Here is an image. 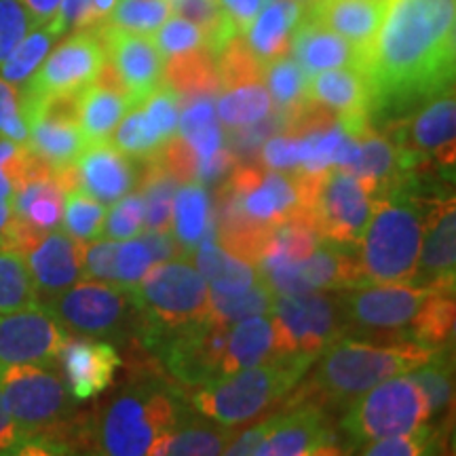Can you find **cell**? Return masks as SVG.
Instances as JSON below:
<instances>
[{"label":"cell","mask_w":456,"mask_h":456,"mask_svg":"<svg viewBox=\"0 0 456 456\" xmlns=\"http://www.w3.org/2000/svg\"><path fill=\"white\" fill-rule=\"evenodd\" d=\"M456 0H389L362 61L370 125L408 117L454 87Z\"/></svg>","instance_id":"obj_1"},{"label":"cell","mask_w":456,"mask_h":456,"mask_svg":"<svg viewBox=\"0 0 456 456\" xmlns=\"http://www.w3.org/2000/svg\"><path fill=\"white\" fill-rule=\"evenodd\" d=\"M436 353L437 349L414 340L372 342L340 336L315 359L313 376L289 399L317 403L328 412L330 408H345L380 380L410 374Z\"/></svg>","instance_id":"obj_2"},{"label":"cell","mask_w":456,"mask_h":456,"mask_svg":"<svg viewBox=\"0 0 456 456\" xmlns=\"http://www.w3.org/2000/svg\"><path fill=\"white\" fill-rule=\"evenodd\" d=\"M423 175H403L376 199L372 218L359 239L362 283H412L423 241L427 197Z\"/></svg>","instance_id":"obj_3"},{"label":"cell","mask_w":456,"mask_h":456,"mask_svg":"<svg viewBox=\"0 0 456 456\" xmlns=\"http://www.w3.org/2000/svg\"><path fill=\"white\" fill-rule=\"evenodd\" d=\"M186 420L178 391L157 376H140L108 403L94 429L78 431V436L94 452L142 456Z\"/></svg>","instance_id":"obj_4"},{"label":"cell","mask_w":456,"mask_h":456,"mask_svg":"<svg viewBox=\"0 0 456 456\" xmlns=\"http://www.w3.org/2000/svg\"><path fill=\"white\" fill-rule=\"evenodd\" d=\"M129 294L144 317V336L140 346L146 351L155 349L157 342L169 334L205 322L212 311L208 283L184 258L151 265Z\"/></svg>","instance_id":"obj_5"},{"label":"cell","mask_w":456,"mask_h":456,"mask_svg":"<svg viewBox=\"0 0 456 456\" xmlns=\"http://www.w3.org/2000/svg\"><path fill=\"white\" fill-rule=\"evenodd\" d=\"M309 368L311 363L298 359L273 357L265 366L239 370L199 387L191 395L192 408L222 427H235L281 402Z\"/></svg>","instance_id":"obj_6"},{"label":"cell","mask_w":456,"mask_h":456,"mask_svg":"<svg viewBox=\"0 0 456 456\" xmlns=\"http://www.w3.org/2000/svg\"><path fill=\"white\" fill-rule=\"evenodd\" d=\"M436 289L416 283H362L336 292L345 336L372 342L412 340L416 319Z\"/></svg>","instance_id":"obj_7"},{"label":"cell","mask_w":456,"mask_h":456,"mask_svg":"<svg viewBox=\"0 0 456 456\" xmlns=\"http://www.w3.org/2000/svg\"><path fill=\"white\" fill-rule=\"evenodd\" d=\"M0 391L21 440L47 436L66 442L60 429H64L70 419L74 397L55 372L53 363H17L3 368Z\"/></svg>","instance_id":"obj_8"},{"label":"cell","mask_w":456,"mask_h":456,"mask_svg":"<svg viewBox=\"0 0 456 456\" xmlns=\"http://www.w3.org/2000/svg\"><path fill=\"white\" fill-rule=\"evenodd\" d=\"M68 332L102 340H135L144 336V317L127 289L81 279L47 302Z\"/></svg>","instance_id":"obj_9"},{"label":"cell","mask_w":456,"mask_h":456,"mask_svg":"<svg viewBox=\"0 0 456 456\" xmlns=\"http://www.w3.org/2000/svg\"><path fill=\"white\" fill-rule=\"evenodd\" d=\"M431 420L429 403L412 376H391L349 403L340 420L349 446L363 448L380 437L416 431Z\"/></svg>","instance_id":"obj_10"},{"label":"cell","mask_w":456,"mask_h":456,"mask_svg":"<svg viewBox=\"0 0 456 456\" xmlns=\"http://www.w3.org/2000/svg\"><path fill=\"white\" fill-rule=\"evenodd\" d=\"M273 357L298 359L315 363V359L332 342L345 336L336 292H305L275 296L271 306Z\"/></svg>","instance_id":"obj_11"},{"label":"cell","mask_w":456,"mask_h":456,"mask_svg":"<svg viewBox=\"0 0 456 456\" xmlns=\"http://www.w3.org/2000/svg\"><path fill=\"white\" fill-rule=\"evenodd\" d=\"M380 195L376 182L330 167L313 174L305 212L319 239L357 248Z\"/></svg>","instance_id":"obj_12"},{"label":"cell","mask_w":456,"mask_h":456,"mask_svg":"<svg viewBox=\"0 0 456 456\" xmlns=\"http://www.w3.org/2000/svg\"><path fill=\"white\" fill-rule=\"evenodd\" d=\"M106 51L95 30H74L49 51L43 64L20 87L21 102L77 95L98 78Z\"/></svg>","instance_id":"obj_13"},{"label":"cell","mask_w":456,"mask_h":456,"mask_svg":"<svg viewBox=\"0 0 456 456\" xmlns=\"http://www.w3.org/2000/svg\"><path fill=\"white\" fill-rule=\"evenodd\" d=\"M383 129L399 148L448 175L456 161L454 87L440 91L408 117L387 123Z\"/></svg>","instance_id":"obj_14"},{"label":"cell","mask_w":456,"mask_h":456,"mask_svg":"<svg viewBox=\"0 0 456 456\" xmlns=\"http://www.w3.org/2000/svg\"><path fill=\"white\" fill-rule=\"evenodd\" d=\"M68 338V330L43 302L0 313V370L17 363L51 366Z\"/></svg>","instance_id":"obj_15"},{"label":"cell","mask_w":456,"mask_h":456,"mask_svg":"<svg viewBox=\"0 0 456 456\" xmlns=\"http://www.w3.org/2000/svg\"><path fill=\"white\" fill-rule=\"evenodd\" d=\"M228 332L231 328L220 326L208 317L201 323L169 334L157 342L152 351L159 353V359L175 383L199 389L214 379H220Z\"/></svg>","instance_id":"obj_16"},{"label":"cell","mask_w":456,"mask_h":456,"mask_svg":"<svg viewBox=\"0 0 456 456\" xmlns=\"http://www.w3.org/2000/svg\"><path fill=\"white\" fill-rule=\"evenodd\" d=\"M266 436L256 450L258 456L340 454L336 433L330 429L326 408L300 399H288L281 412L265 420Z\"/></svg>","instance_id":"obj_17"},{"label":"cell","mask_w":456,"mask_h":456,"mask_svg":"<svg viewBox=\"0 0 456 456\" xmlns=\"http://www.w3.org/2000/svg\"><path fill=\"white\" fill-rule=\"evenodd\" d=\"M95 32L104 45L108 64L121 78L134 106L142 104L163 83L165 70V60L151 34L129 32L106 24L95 28Z\"/></svg>","instance_id":"obj_18"},{"label":"cell","mask_w":456,"mask_h":456,"mask_svg":"<svg viewBox=\"0 0 456 456\" xmlns=\"http://www.w3.org/2000/svg\"><path fill=\"white\" fill-rule=\"evenodd\" d=\"M456 277V205L454 197L429 195L425 209L423 241H420L416 285L454 292Z\"/></svg>","instance_id":"obj_19"},{"label":"cell","mask_w":456,"mask_h":456,"mask_svg":"<svg viewBox=\"0 0 456 456\" xmlns=\"http://www.w3.org/2000/svg\"><path fill=\"white\" fill-rule=\"evenodd\" d=\"M85 241H78L66 231L45 232L41 241L28 252L26 265L30 269L37 298L47 305L74 283L83 279Z\"/></svg>","instance_id":"obj_20"},{"label":"cell","mask_w":456,"mask_h":456,"mask_svg":"<svg viewBox=\"0 0 456 456\" xmlns=\"http://www.w3.org/2000/svg\"><path fill=\"white\" fill-rule=\"evenodd\" d=\"M306 98L326 106L353 138H359L370 127L368 83L357 68H332L311 74Z\"/></svg>","instance_id":"obj_21"},{"label":"cell","mask_w":456,"mask_h":456,"mask_svg":"<svg viewBox=\"0 0 456 456\" xmlns=\"http://www.w3.org/2000/svg\"><path fill=\"white\" fill-rule=\"evenodd\" d=\"M66 387L77 402L98 397L112 385L114 374L123 366L117 346L102 338H68L60 353Z\"/></svg>","instance_id":"obj_22"},{"label":"cell","mask_w":456,"mask_h":456,"mask_svg":"<svg viewBox=\"0 0 456 456\" xmlns=\"http://www.w3.org/2000/svg\"><path fill=\"white\" fill-rule=\"evenodd\" d=\"M78 184L100 203L112 205L138 184L140 163L123 155L112 142L87 144L77 161Z\"/></svg>","instance_id":"obj_23"},{"label":"cell","mask_w":456,"mask_h":456,"mask_svg":"<svg viewBox=\"0 0 456 456\" xmlns=\"http://www.w3.org/2000/svg\"><path fill=\"white\" fill-rule=\"evenodd\" d=\"M131 106L127 89L106 60L98 78L77 95V121L87 144L110 140Z\"/></svg>","instance_id":"obj_24"},{"label":"cell","mask_w":456,"mask_h":456,"mask_svg":"<svg viewBox=\"0 0 456 456\" xmlns=\"http://www.w3.org/2000/svg\"><path fill=\"white\" fill-rule=\"evenodd\" d=\"M387 4L389 0H306L305 15L355 45L363 57L383 24Z\"/></svg>","instance_id":"obj_25"},{"label":"cell","mask_w":456,"mask_h":456,"mask_svg":"<svg viewBox=\"0 0 456 456\" xmlns=\"http://www.w3.org/2000/svg\"><path fill=\"white\" fill-rule=\"evenodd\" d=\"M289 53L298 61L306 77L332 68H357L362 70V51L330 28L302 15L289 43Z\"/></svg>","instance_id":"obj_26"},{"label":"cell","mask_w":456,"mask_h":456,"mask_svg":"<svg viewBox=\"0 0 456 456\" xmlns=\"http://www.w3.org/2000/svg\"><path fill=\"white\" fill-rule=\"evenodd\" d=\"M296 277L305 292H340L362 285L355 245L319 239L315 249L296 262Z\"/></svg>","instance_id":"obj_27"},{"label":"cell","mask_w":456,"mask_h":456,"mask_svg":"<svg viewBox=\"0 0 456 456\" xmlns=\"http://www.w3.org/2000/svg\"><path fill=\"white\" fill-rule=\"evenodd\" d=\"M305 15L302 0H266L243 34V41L262 61L289 53V43L298 21Z\"/></svg>","instance_id":"obj_28"},{"label":"cell","mask_w":456,"mask_h":456,"mask_svg":"<svg viewBox=\"0 0 456 456\" xmlns=\"http://www.w3.org/2000/svg\"><path fill=\"white\" fill-rule=\"evenodd\" d=\"M191 256L195 258L197 271L203 275L205 283L212 288V294H241L260 281L256 265L220 248L216 241V226L201 239Z\"/></svg>","instance_id":"obj_29"},{"label":"cell","mask_w":456,"mask_h":456,"mask_svg":"<svg viewBox=\"0 0 456 456\" xmlns=\"http://www.w3.org/2000/svg\"><path fill=\"white\" fill-rule=\"evenodd\" d=\"M355 140L359 144L357 155L349 165L340 167L342 171L376 182L383 192L406 175L402 167V151L385 131H376L374 125H370Z\"/></svg>","instance_id":"obj_30"},{"label":"cell","mask_w":456,"mask_h":456,"mask_svg":"<svg viewBox=\"0 0 456 456\" xmlns=\"http://www.w3.org/2000/svg\"><path fill=\"white\" fill-rule=\"evenodd\" d=\"M171 228L175 241L186 256L195 252L201 239L214 228L212 201L208 191L199 182H184L178 186L171 203Z\"/></svg>","instance_id":"obj_31"},{"label":"cell","mask_w":456,"mask_h":456,"mask_svg":"<svg viewBox=\"0 0 456 456\" xmlns=\"http://www.w3.org/2000/svg\"><path fill=\"white\" fill-rule=\"evenodd\" d=\"M269 359H273V322L269 313L241 319L228 332V345L224 357H222L220 376L260 366Z\"/></svg>","instance_id":"obj_32"},{"label":"cell","mask_w":456,"mask_h":456,"mask_svg":"<svg viewBox=\"0 0 456 456\" xmlns=\"http://www.w3.org/2000/svg\"><path fill=\"white\" fill-rule=\"evenodd\" d=\"M163 83L174 89L180 100L197 94H220L216 55L208 47H199L169 57L165 60Z\"/></svg>","instance_id":"obj_33"},{"label":"cell","mask_w":456,"mask_h":456,"mask_svg":"<svg viewBox=\"0 0 456 456\" xmlns=\"http://www.w3.org/2000/svg\"><path fill=\"white\" fill-rule=\"evenodd\" d=\"M273 102L265 81L243 83L232 89H224L216 104V114L226 127L239 129L248 127L269 117Z\"/></svg>","instance_id":"obj_34"},{"label":"cell","mask_w":456,"mask_h":456,"mask_svg":"<svg viewBox=\"0 0 456 456\" xmlns=\"http://www.w3.org/2000/svg\"><path fill=\"white\" fill-rule=\"evenodd\" d=\"M262 78L269 89L271 102L285 117H292L306 102V72L292 55L285 53L262 66Z\"/></svg>","instance_id":"obj_35"},{"label":"cell","mask_w":456,"mask_h":456,"mask_svg":"<svg viewBox=\"0 0 456 456\" xmlns=\"http://www.w3.org/2000/svg\"><path fill=\"white\" fill-rule=\"evenodd\" d=\"M226 429H231V427H226ZM226 429L192 425L186 420V423L175 427L174 431L152 444L148 454H224L228 442L235 437V433Z\"/></svg>","instance_id":"obj_36"},{"label":"cell","mask_w":456,"mask_h":456,"mask_svg":"<svg viewBox=\"0 0 456 456\" xmlns=\"http://www.w3.org/2000/svg\"><path fill=\"white\" fill-rule=\"evenodd\" d=\"M106 208L98 199H94L81 186H74L64 192V212H61V224L68 235L78 241H94L102 237Z\"/></svg>","instance_id":"obj_37"},{"label":"cell","mask_w":456,"mask_h":456,"mask_svg":"<svg viewBox=\"0 0 456 456\" xmlns=\"http://www.w3.org/2000/svg\"><path fill=\"white\" fill-rule=\"evenodd\" d=\"M55 41L57 37L47 26L32 28L24 41L17 45V49L0 66V77L21 87L37 72V68L43 64Z\"/></svg>","instance_id":"obj_38"},{"label":"cell","mask_w":456,"mask_h":456,"mask_svg":"<svg viewBox=\"0 0 456 456\" xmlns=\"http://www.w3.org/2000/svg\"><path fill=\"white\" fill-rule=\"evenodd\" d=\"M212 311H209V319L218 322L220 326L232 328L241 319L254 317V315H266L271 313L273 300H275V294L271 292L269 285L260 281L249 288L248 292L232 294V296H222V294H212Z\"/></svg>","instance_id":"obj_39"},{"label":"cell","mask_w":456,"mask_h":456,"mask_svg":"<svg viewBox=\"0 0 456 456\" xmlns=\"http://www.w3.org/2000/svg\"><path fill=\"white\" fill-rule=\"evenodd\" d=\"M171 13L184 17L205 32L208 49L216 55L224 45L237 37L222 13L218 0H167Z\"/></svg>","instance_id":"obj_40"},{"label":"cell","mask_w":456,"mask_h":456,"mask_svg":"<svg viewBox=\"0 0 456 456\" xmlns=\"http://www.w3.org/2000/svg\"><path fill=\"white\" fill-rule=\"evenodd\" d=\"M410 374L429 403L431 419L446 414L448 406L452 403V359L448 357V349L437 351L429 362Z\"/></svg>","instance_id":"obj_41"},{"label":"cell","mask_w":456,"mask_h":456,"mask_svg":"<svg viewBox=\"0 0 456 456\" xmlns=\"http://www.w3.org/2000/svg\"><path fill=\"white\" fill-rule=\"evenodd\" d=\"M38 302L26 258L17 252L0 249V313L21 309Z\"/></svg>","instance_id":"obj_42"},{"label":"cell","mask_w":456,"mask_h":456,"mask_svg":"<svg viewBox=\"0 0 456 456\" xmlns=\"http://www.w3.org/2000/svg\"><path fill=\"white\" fill-rule=\"evenodd\" d=\"M169 15L167 0H117L104 24L129 32L152 34Z\"/></svg>","instance_id":"obj_43"},{"label":"cell","mask_w":456,"mask_h":456,"mask_svg":"<svg viewBox=\"0 0 456 456\" xmlns=\"http://www.w3.org/2000/svg\"><path fill=\"white\" fill-rule=\"evenodd\" d=\"M110 142L123 155L135 159V161H146L161 151V144L152 138V134L146 127L142 104L129 108V112L114 129V138Z\"/></svg>","instance_id":"obj_44"},{"label":"cell","mask_w":456,"mask_h":456,"mask_svg":"<svg viewBox=\"0 0 456 456\" xmlns=\"http://www.w3.org/2000/svg\"><path fill=\"white\" fill-rule=\"evenodd\" d=\"M142 110H144L146 127L159 144L163 146L171 135H175L180 118V98L174 89L161 83L142 102Z\"/></svg>","instance_id":"obj_45"},{"label":"cell","mask_w":456,"mask_h":456,"mask_svg":"<svg viewBox=\"0 0 456 456\" xmlns=\"http://www.w3.org/2000/svg\"><path fill=\"white\" fill-rule=\"evenodd\" d=\"M151 38L152 43H155L159 53L163 55V60H169V57L186 53V51L199 47H208L205 32L201 28L175 13H171L167 20L151 34Z\"/></svg>","instance_id":"obj_46"},{"label":"cell","mask_w":456,"mask_h":456,"mask_svg":"<svg viewBox=\"0 0 456 456\" xmlns=\"http://www.w3.org/2000/svg\"><path fill=\"white\" fill-rule=\"evenodd\" d=\"M437 446H440V431H436L427 423L416 431L370 442L362 448V452L368 456H419L437 452Z\"/></svg>","instance_id":"obj_47"},{"label":"cell","mask_w":456,"mask_h":456,"mask_svg":"<svg viewBox=\"0 0 456 456\" xmlns=\"http://www.w3.org/2000/svg\"><path fill=\"white\" fill-rule=\"evenodd\" d=\"M144 228V199L140 192H127V195L112 203L110 212L106 214L102 237L125 241V239L138 237Z\"/></svg>","instance_id":"obj_48"},{"label":"cell","mask_w":456,"mask_h":456,"mask_svg":"<svg viewBox=\"0 0 456 456\" xmlns=\"http://www.w3.org/2000/svg\"><path fill=\"white\" fill-rule=\"evenodd\" d=\"M152 258L148 254L146 245L142 239H125L118 241L117 254H114V275H117V285L123 289L135 288L151 269Z\"/></svg>","instance_id":"obj_49"},{"label":"cell","mask_w":456,"mask_h":456,"mask_svg":"<svg viewBox=\"0 0 456 456\" xmlns=\"http://www.w3.org/2000/svg\"><path fill=\"white\" fill-rule=\"evenodd\" d=\"M34 21L21 0H0V66L13 53L28 32L32 30Z\"/></svg>","instance_id":"obj_50"},{"label":"cell","mask_w":456,"mask_h":456,"mask_svg":"<svg viewBox=\"0 0 456 456\" xmlns=\"http://www.w3.org/2000/svg\"><path fill=\"white\" fill-rule=\"evenodd\" d=\"M0 138L28 144V123L21 112L20 87L0 77Z\"/></svg>","instance_id":"obj_51"},{"label":"cell","mask_w":456,"mask_h":456,"mask_svg":"<svg viewBox=\"0 0 456 456\" xmlns=\"http://www.w3.org/2000/svg\"><path fill=\"white\" fill-rule=\"evenodd\" d=\"M117 248L118 241L102 237L85 243L83 279L117 285V275H114V254H117Z\"/></svg>","instance_id":"obj_52"},{"label":"cell","mask_w":456,"mask_h":456,"mask_svg":"<svg viewBox=\"0 0 456 456\" xmlns=\"http://www.w3.org/2000/svg\"><path fill=\"white\" fill-rule=\"evenodd\" d=\"M262 163L277 171H294L302 161V138L289 134H275L265 140L262 146Z\"/></svg>","instance_id":"obj_53"},{"label":"cell","mask_w":456,"mask_h":456,"mask_svg":"<svg viewBox=\"0 0 456 456\" xmlns=\"http://www.w3.org/2000/svg\"><path fill=\"white\" fill-rule=\"evenodd\" d=\"M237 165V155L231 146H222L220 151H216L212 157L208 159H197L195 165V175H192V182H199V184H214L222 178H226Z\"/></svg>","instance_id":"obj_54"},{"label":"cell","mask_w":456,"mask_h":456,"mask_svg":"<svg viewBox=\"0 0 456 456\" xmlns=\"http://www.w3.org/2000/svg\"><path fill=\"white\" fill-rule=\"evenodd\" d=\"M89 4L91 0H61L60 9H57V13L49 21L47 28L57 38L72 30H78L85 15H87Z\"/></svg>","instance_id":"obj_55"},{"label":"cell","mask_w":456,"mask_h":456,"mask_svg":"<svg viewBox=\"0 0 456 456\" xmlns=\"http://www.w3.org/2000/svg\"><path fill=\"white\" fill-rule=\"evenodd\" d=\"M222 13L237 37H243L266 0H218Z\"/></svg>","instance_id":"obj_56"},{"label":"cell","mask_w":456,"mask_h":456,"mask_svg":"<svg viewBox=\"0 0 456 456\" xmlns=\"http://www.w3.org/2000/svg\"><path fill=\"white\" fill-rule=\"evenodd\" d=\"M142 243L146 245L148 254H151L152 262H169L186 258L184 249L175 241V237L169 231H146L142 235Z\"/></svg>","instance_id":"obj_57"},{"label":"cell","mask_w":456,"mask_h":456,"mask_svg":"<svg viewBox=\"0 0 456 456\" xmlns=\"http://www.w3.org/2000/svg\"><path fill=\"white\" fill-rule=\"evenodd\" d=\"M21 436L11 419L7 406H4L3 391H0V454H15L17 446H20Z\"/></svg>","instance_id":"obj_58"},{"label":"cell","mask_w":456,"mask_h":456,"mask_svg":"<svg viewBox=\"0 0 456 456\" xmlns=\"http://www.w3.org/2000/svg\"><path fill=\"white\" fill-rule=\"evenodd\" d=\"M30 13L34 26H47L60 9L61 0H21Z\"/></svg>","instance_id":"obj_59"},{"label":"cell","mask_w":456,"mask_h":456,"mask_svg":"<svg viewBox=\"0 0 456 456\" xmlns=\"http://www.w3.org/2000/svg\"><path fill=\"white\" fill-rule=\"evenodd\" d=\"M117 4V0H91L87 15L78 26V30H95L106 21V17L110 15V11Z\"/></svg>","instance_id":"obj_60"},{"label":"cell","mask_w":456,"mask_h":456,"mask_svg":"<svg viewBox=\"0 0 456 456\" xmlns=\"http://www.w3.org/2000/svg\"><path fill=\"white\" fill-rule=\"evenodd\" d=\"M11 220H13V205H11V201H3L0 199V241H3V235Z\"/></svg>","instance_id":"obj_61"}]
</instances>
